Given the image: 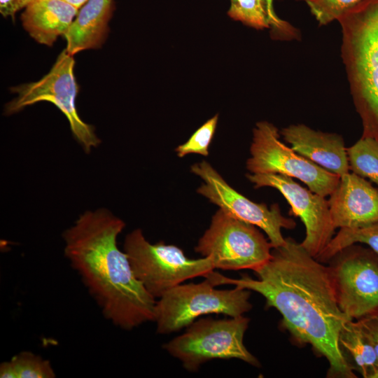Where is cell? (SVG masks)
<instances>
[{
  "label": "cell",
  "mask_w": 378,
  "mask_h": 378,
  "mask_svg": "<svg viewBox=\"0 0 378 378\" xmlns=\"http://www.w3.org/2000/svg\"><path fill=\"white\" fill-rule=\"evenodd\" d=\"M253 272L257 279L247 275L230 279L215 272L207 279L215 286L232 284L260 293L266 307L281 314L283 326L298 342L309 344L327 359L331 375L356 377L339 342L342 330L352 319L338 305L330 267L288 237Z\"/></svg>",
  "instance_id": "obj_1"
},
{
  "label": "cell",
  "mask_w": 378,
  "mask_h": 378,
  "mask_svg": "<svg viewBox=\"0 0 378 378\" xmlns=\"http://www.w3.org/2000/svg\"><path fill=\"white\" fill-rule=\"evenodd\" d=\"M125 222L109 210L86 211L64 230V254L104 317L131 330L154 321L157 300L136 277L118 246Z\"/></svg>",
  "instance_id": "obj_2"
},
{
  "label": "cell",
  "mask_w": 378,
  "mask_h": 378,
  "mask_svg": "<svg viewBox=\"0 0 378 378\" xmlns=\"http://www.w3.org/2000/svg\"><path fill=\"white\" fill-rule=\"evenodd\" d=\"M341 57L363 126L378 139V0H363L338 20Z\"/></svg>",
  "instance_id": "obj_3"
},
{
  "label": "cell",
  "mask_w": 378,
  "mask_h": 378,
  "mask_svg": "<svg viewBox=\"0 0 378 378\" xmlns=\"http://www.w3.org/2000/svg\"><path fill=\"white\" fill-rule=\"evenodd\" d=\"M250 295L251 290L237 286L216 289L206 278L198 284H179L156 301V331L159 334L177 332L206 314L241 316L252 308Z\"/></svg>",
  "instance_id": "obj_4"
},
{
  "label": "cell",
  "mask_w": 378,
  "mask_h": 378,
  "mask_svg": "<svg viewBox=\"0 0 378 378\" xmlns=\"http://www.w3.org/2000/svg\"><path fill=\"white\" fill-rule=\"evenodd\" d=\"M123 249L136 277L155 299L186 280L206 278L215 269L209 258L190 259L176 246L150 243L141 229L127 234Z\"/></svg>",
  "instance_id": "obj_5"
},
{
  "label": "cell",
  "mask_w": 378,
  "mask_h": 378,
  "mask_svg": "<svg viewBox=\"0 0 378 378\" xmlns=\"http://www.w3.org/2000/svg\"><path fill=\"white\" fill-rule=\"evenodd\" d=\"M248 323L249 318L243 315L228 319L202 318L164 344L163 348L190 372L197 371L203 363L214 359L237 358L259 366L258 359L244 344Z\"/></svg>",
  "instance_id": "obj_6"
},
{
  "label": "cell",
  "mask_w": 378,
  "mask_h": 378,
  "mask_svg": "<svg viewBox=\"0 0 378 378\" xmlns=\"http://www.w3.org/2000/svg\"><path fill=\"white\" fill-rule=\"evenodd\" d=\"M257 227L219 209L195 250L215 269L254 271L270 259L273 248Z\"/></svg>",
  "instance_id": "obj_7"
},
{
  "label": "cell",
  "mask_w": 378,
  "mask_h": 378,
  "mask_svg": "<svg viewBox=\"0 0 378 378\" xmlns=\"http://www.w3.org/2000/svg\"><path fill=\"white\" fill-rule=\"evenodd\" d=\"M250 158L246 169L251 174H278L299 179L312 192L326 197L338 184L340 176L295 152L280 139L277 127L260 121L253 130Z\"/></svg>",
  "instance_id": "obj_8"
},
{
  "label": "cell",
  "mask_w": 378,
  "mask_h": 378,
  "mask_svg": "<svg viewBox=\"0 0 378 378\" xmlns=\"http://www.w3.org/2000/svg\"><path fill=\"white\" fill-rule=\"evenodd\" d=\"M74 64L73 55L64 50L42 78L13 88L17 96L6 105L5 113L10 115L39 102H51L64 114L74 137L84 150L90 153L92 148L99 146L100 140L93 127L85 122L77 112Z\"/></svg>",
  "instance_id": "obj_9"
},
{
  "label": "cell",
  "mask_w": 378,
  "mask_h": 378,
  "mask_svg": "<svg viewBox=\"0 0 378 378\" xmlns=\"http://www.w3.org/2000/svg\"><path fill=\"white\" fill-rule=\"evenodd\" d=\"M330 260L331 278L342 312L352 320L378 314V255L354 244Z\"/></svg>",
  "instance_id": "obj_10"
},
{
  "label": "cell",
  "mask_w": 378,
  "mask_h": 378,
  "mask_svg": "<svg viewBox=\"0 0 378 378\" xmlns=\"http://www.w3.org/2000/svg\"><path fill=\"white\" fill-rule=\"evenodd\" d=\"M191 172L203 181L197 189L199 194L233 217L262 230L273 248L285 244L281 229H293L296 223L282 215L278 204L268 208L265 204L251 201L232 188L206 161L193 164Z\"/></svg>",
  "instance_id": "obj_11"
},
{
  "label": "cell",
  "mask_w": 378,
  "mask_h": 378,
  "mask_svg": "<svg viewBox=\"0 0 378 378\" xmlns=\"http://www.w3.org/2000/svg\"><path fill=\"white\" fill-rule=\"evenodd\" d=\"M255 189L271 187L279 190L290 206L288 214L299 217L305 227L301 245L316 258L334 237L328 200L295 182L292 177L278 174H247Z\"/></svg>",
  "instance_id": "obj_12"
},
{
  "label": "cell",
  "mask_w": 378,
  "mask_h": 378,
  "mask_svg": "<svg viewBox=\"0 0 378 378\" xmlns=\"http://www.w3.org/2000/svg\"><path fill=\"white\" fill-rule=\"evenodd\" d=\"M328 204L335 229L378 222V188L353 172L340 177Z\"/></svg>",
  "instance_id": "obj_13"
},
{
  "label": "cell",
  "mask_w": 378,
  "mask_h": 378,
  "mask_svg": "<svg viewBox=\"0 0 378 378\" xmlns=\"http://www.w3.org/2000/svg\"><path fill=\"white\" fill-rule=\"evenodd\" d=\"M280 134L295 152L320 167L340 177L349 172L346 148L341 135L315 130L304 124L284 127Z\"/></svg>",
  "instance_id": "obj_14"
},
{
  "label": "cell",
  "mask_w": 378,
  "mask_h": 378,
  "mask_svg": "<svg viewBox=\"0 0 378 378\" xmlns=\"http://www.w3.org/2000/svg\"><path fill=\"white\" fill-rule=\"evenodd\" d=\"M21 19L29 34L38 43L52 46L67 31L79 9L62 0H32Z\"/></svg>",
  "instance_id": "obj_15"
},
{
  "label": "cell",
  "mask_w": 378,
  "mask_h": 378,
  "mask_svg": "<svg viewBox=\"0 0 378 378\" xmlns=\"http://www.w3.org/2000/svg\"><path fill=\"white\" fill-rule=\"evenodd\" d=\"M113 10V0H88L64 34L67 52L74 55L100 47L107 35Z\"/></svg>",
  "instance_id": "obj_16"
},
{
  "label": "cell",
  "mask_w": 378,
  "mask_h": 378,
  "mask_svg": "<svg viewBox=\"0 0 378 378\" xmlns=\"http://www.w3.org/2000/svg\"><path fill=\"white\" fill-rule=\"evenodd\" d=\"M339 342L340 346L350 354L360 374L364 378H372L378 371V359L369 337L358 321L351 320L345 325Z\"/></svg>",
  "instance_id": "obj_17"
},
{
  "label": "cell",
  "mask_w": 378,
  "mask_h": 378,
  "mask_svg": "<svg viewBox=\"0 0 378 378\" xmlns=\"http://www.w3.org/2000/svg\"><path fill=\"white\" fill-rule=\"evenodd\" d=\"M50 360L31 351H23L0 364V378H55Z\"/></svg>",
  "instance_id": "obj_18"
},
{
  "label": "cell",
  "mask_w": 378,
  "mask_h": 378,
  "mask_svg": "<svg viewBox=\"0 0 378 378\" xmlns=\"http://www.w3.org/2000/svg\"><path fill=\"white\" fill-rule=\"evenodd\" d=\"M367 244L378 255V222L358 227L340 228L325 248L315 258L324 263L344 248L356 244Z\"/></svg>",
  "instance_id": "obj_19"
},
{
  "label": "cell",
  "mask_w": 378,
  "mask_h": 378,
  "mask_svg": "<svg viewBox=\"0 0 378 378\" xmlns=\"http://www.w3.org/2000/svg\"><path fill=\"white\" fill-rule=\"evenodd\" d=\"M346 153L349 171L378 185V139L360 137Z\"/></svg>",
  "instance_id": "obj_20"
},
{
  "label": "cell",
  "mask_w": 378,
  "mask_h": 378,
  "mask_svg": "<svg viewBox=\"0 0 378 378\" xmlns=\"http://www.w3.org/2000/svg\"><path fill=\"white\" fill-rule=\"evenodd\" d=\"M228 15L234 20L257 29L270 28L264 0H230Z\"/></svg>",
  "instance_id": "obj_21"
},
{
  "label": "cell",
  "mask_w": 378,
  "mask_h": 378,
  "mask_svg": "<svg viewBox=\"0 0 378 378\" xmlns=\"http://www.w3.org/2000/svg\"><path fill=\"white\" fill-rule=\"evenodd\" d=\"M303 1L319 26L337 20L363 0H297Z\"/></svg>",
  "instance_id": "obj_22"
},
{
  "label": "cell",
  "mask_w": 378,
  "mask_h": 378,
  "mask_svg": "<svg viewBox=\"0 0 378 378\" xmlns=\"http://www.w3.org/2000/svg\"><path fill=\"white\" fill-rule=\"evenodd\" d=\"M218 119V115L209 119L192 134L186 142L179 145L175 150L177 156L183 158L191 153L208 156L209 147L216 129Z\"/></svg>",
  "instance_id": "obj_23"
},
{
  "label": "cell",
  "mask_w": 378,
  "mask_h": 378,
  "mask_svg": "<svg viewBox=\"0 0 378 378\" xmlns=\"http://www.w3.org/2000/svg\"><path fill=\"white\" fill-rule=\"evenodd\" d=\"M267 11L270 27L274 34L284 39L296 38L298 31L291 24L281 20L276 15L274 8V0H264Z\"/></svg>",
  "instance_id": "obj_24"
},
{
  "label": "cell",
  "mask_w": 378,
  "mask_h": 378,
  "mask_svg": "<svg viewBox=\"0 0 378 378\" xmlns=\"http://www.w3.org/2000/svg\"><path fill=\"white\" fill-rule=\"evenodd\" d=\"M369 337L378 359V314L357 320Z\"/></svg>",
  "instance_id": "obj_25"
},
{
  "label": "cell",
  "mask_w": 378,
  "mask_h": 378,
  "mask_svg": "<svg viewBox=\"0 0 378 378\" xmlns=\"http://www.w3.org/2000/svg\"><path fill=\"white\" fill-rule=\"evenodd\" d=\"M28 0H0V13L5 17L13 18L20 9L25 8Z\"/></svg>",
  "instance_id": "obj_26"
},
{
  "label": "cell",
  "mask_w": 378,
  "mask_h": 378,
  "mask_svg": "<svg viewBox=\"0 0 378 378\" xmlns=\"http://www.w3.org/2000/svg\"><path fill=\"white\" fill-rule=\"evenodd\" d=\"M32 1V0H31ZM74 7L80 9L88 0H62Z\"/></svg>",
  "instance_id": "obj_27"
},
{
  "label": "cell",
  "mask_w": 378,
  "mask_h": 378,
  "mask_svg": "<svg viewBox=\"0 0 378 378\" xmlns=\"http://www.w3.org/2000/svg\"><path fill=\"white\" fill-rule=\"evenodd\" d=\"M372 378H378V371L374 374Z\"/></svg>",
  "instance_id": "obj_28"
},
{
  "label": "cell",
  "mask_w": 378,
  "mask_h": 378,
  "mask_svg": "<svg viewBox=\"0 0 378 378\" xmlns=\"http://www.w3.org/2000/svg\"><path fill=\"white\" fill-rule=\"evenodd\" d=\"M31 1V0H28V4H29Z\"/></svg>",
  "instance_id": "obj_29"
}]
</instances>
